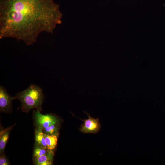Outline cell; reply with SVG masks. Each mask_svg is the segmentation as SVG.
<instances>
[{
  "label": "cell",
  "instance_id": "30bf717a",
  "mask_svg": "<svg viewBox=\"0 0 165 165\" xmlns=\"http://www.w3.org/2000/svg\"><path fill=\"white\" fill-rule=\"evenodd\" d=\"M59 122L52 124L42 130L44 133L49 134H58Z\"/></svg>",
  "mask_w": 165,
  "mask_h": 165
},
{
  "label": "cell",
  "instance_id": "ba28073f",
  "mask_svg": "<svg viewBox=\"0 0 165 165\" xmlns=\"http://www.w3.org/2000/svg\"><path fill=\"white\" fill-rule=\"evenodd\" d=\"M35 145L39 146L43 148H47L45 140V134L42 130L35 128Z\"/></svg>",
  "mask_w": 165,
  "mask_h": 165
},
{
  "label": "cell",
  "instance_id": "8fae6325",
  "mask_svg": "<svg viewBox=\"0 0 165 165\" xmlns=\"http://www.w3.org/2000/svg\"><path fill=\"white\" fill-rule=\"evenodd\" d=\"M51 151L48 150L47 148H43L39 146L35 145L33 152V157L46 154Z\"/></svg>",
  "mask_w": 165,
  "mask_h": 165
},
{
  "label": "cell",
  "instance_id": "6da1fadb",
  "mask_svg": "<svg viewBox=\"0 0 165 165\" xmlns=\"http://www.w3.org/2000/svg\"><path fill=\"white\" fill-rule=\"evenodd\" d=\"M62 17L53 0H0V38L32 45L42 32L53 34Z\"/></svg>",
  "mask_w": 165,
  "mask_h": 165
},
{
  "label": "cell",
  "instance_id": "7c38bea8",
  "mask_svg": "<svg viewBox=\"0 0 165 165\" xmlns=\"http://www.w3.org/2000/svg\"><path fill=\"white\" fill-rule=\"evenodd\" d=\"M0 165H9L8 160L5 155H2L0 157Z\"/></svg>",
  "mask_w": 165,
  "mask_h": 165
},
{
  "label": "cell",
  "instance_id": "8992f818",
  "mask_svg": "<svg viewBox=\"0 0 165 165\" xmlns=\"http://www.w3.org/2000/svg\"><path fill=\"white\" fill-rule=\"evenodd\" d=\"M54 153L51 151L41 156L33 157V163L36 165H50L53 161Z\"/></svg>",
  "mask_w": 165,
  "mask_h": 165
},
{
  "label": "cell",
  "instance_id": "9c48e42d",
  "mask_svg": "<svg viewBox=\"0 0 165 165\" xmlns=\"http://www.w3.org/2000/svg\"><path fill=\"white\" fill-rule=\"evenodd\" d=\"M58 135L45 134V141L48 150L53 151L55 148L57 144Z\"/></svg>",
  "mask_w": 165,
  "mask_h": 165
},
{
  "label": "cell",
  "instance_id": "3957f363",
  "mask_svg": "<svg viewBox=\"0 0 165 165\" xmlns=\"http://www.w3.org/2000/svg\"><path fill=\"white\" fill-rule=\"evenodd\" d=\"M38 110L33 111V119L35 128L42 130L50 125L59 122L55 115L52 114H42Z\"/></svg>",
  "mask_w": 165,
  "mask_h": 165
},
{
  "label": "cell",
  "instance_id": "7a4b0ae2",
  "mask_svg": "<svg viewBox=\"0 0 165 165\" xmlns=\"http://www.w3.org/2000/svg\"><path fill=\"white\" fill-rule=\"evenodd\" d=\"M14 97L20 101L21 110L24 112L28 113L32 109L42 111L43 92L42 89L36 85L31 84L26 90L17 93Z\"/></svg>",
  "mask_w": 165,
  "mask_h": 165
},
{
  "label": "cell",
  "instance_id": "277c9868",
  "mask_svg": "<svg viewBox=\"0 0 165 165\" xmlns=\"http://www.w3.org/2000/svg\"><path fill=\"white\" fill-rule=\"evenodd\" d=\"M15 99L7 93L2 86H0V112L1 113H10L12 112V101Z\"/></svg>",
  "mask_w": 165,
  "mask_h": 165
},
{
  "label": "cell",
  "instance_id": "5b68a950",
  "mask_svg": "<svg viewBox=\"0 0 165 165\" xmlns=\"http://www.w3.org/2000/svg\"><path fill=\"white\" fill-rule=\"evenodd\" d=\"M81 127L80 131L83 133H95L100 130L101 125L98 118L94 119L88 115Z\"/></svg>",
  "mask_w": 165,
  "mask_h": 165
},
{
  "label": "cell",
  "instance_id": "52a82bcc",
  "mask_svg": "<svg viewBox=\"0 0 165 165\" xmlns=\"http://www.w3.org/2000/svg\"><path fill=\"white\" fill-rule=\"evenodd\" d=\"M13 125L4 130H2L0 132V154H4L5 148L9 138L11 130Z\"/></svg>",
  "mask_w": 165,
  "mask_h": 165
}]
</instances>
